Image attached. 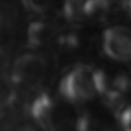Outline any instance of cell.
<instances>
[{
    "mask_svg": "<svg viewBox=\"0 0 131 131\" xmlns=\"http://www.w3.org/2000/svg\"><path fill=\"white\" fill-rule=\"evenodd\" d=\"M61 92L71 102H83L91 99L96 89L94 71L86 67L74 68L61 82Z\"/></svg>",
    "mask_w": 131,
    "mask_h": 131,
    "instance_id": "6da1fadb",
    "label": "cell"
},
{
    "mask_svg": "<svg viewBox=\"0 0 131 131\" xmlns=\"http://www.w3.org/2000/svg\"><path fill=\"white\" fill-rule=\"evenodd\" d=\"M97 93L116 98L131 87V72L120 66L109 65L94 71Z\"/></svg>",
    "mask_w": 131,
    "mask_h": 131,
    "instance_id": "7a4b0ae2",
    "label": "cell"
},
{
    "mask_svg": "<svg viewBox=\"0 0 131 131\" xmlns=\"http://www.w3.org/2000/svg\"><path fill=\"white\" fill-rule=\"evenodd\" d=\"M103 47L106 54L117 62L131 61V28L114 26L108 28L103 37Z\"/></svg>",
    "mask_w": 131,
    "mask_h": 131,
    "instance_id": "3957f363",
    "label": "cell"
},
{
    "mask_svg": "<svg viewBox=\"0 0 131 131\" xmlns=\"http://www.w3.org/2000/svg\"><path fill=\"white\" fill-rule=\"evenodd\" d=\"M44 61L38 56L27 54L21 57L13 68V78L20 85H32L37 82L44 73Z\"/></svg>",
    "mask_w": 131,
    "mask_h": 131,
    "instance_id": "277c9868",
    "label": "cell"
},
{
    "mask_svg": "<svg viewBox=\"0 0 131 131\" xmlns=\"http://www.w3.org/2000/svg\"><path fill=\"white\" fill-rule=\"evenodd\" d=\"M79 131H110L106 118L98 113H86L79 122Z\"/></svg>",
    "mask_w": 131,
    "mask_h": 131,
    "instance_id": "5b68a950",
    "label": "cell"
},
{
    "mask_svg": "<svg viewBox=\"0 0 131 131\" xmlns=\"http://www.w3.org/2000/svg\"><path fill=\"white\" fill-rule=\"evenodd\" d=\"M121 121L125 130L131 131V110H128L124 113Z\"/></svg>",
    "mask_w": 131,
    "mask_h": 131,
    "instance_id": "8992f818",
    "label": "cell"
},
{
    "mask_svg": "<svg viewBox=\"0 0 131 131\" xmlns=\"http://www.w3.org/2000/svg\"><path fill=\"white\" fill-rule=\"evenodd\" d=\"M129 8H131V2H129Z\"/></svg>",
    "mask_w": 131,
    "mask_h": 131,
    "instance_id": "52a82bcc",
    "label": "cell"
}]
</instances>
